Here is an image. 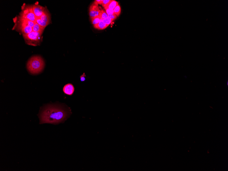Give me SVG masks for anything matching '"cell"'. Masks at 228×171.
Masks as SVG:
<instances>
[{
  "label": "cell",
  "mask_w": 228,
  "mask_h": 171,
  "mask_svg": "<svg viewBox=\"0 0 228 171\" xmlns=\"http://www.w3.org/2000/svg\"><path fill=\"white\" fill-rule=\"evenodd\" d=\"M71 110L59 105H49L44 107L40 113V124H57L64 122L70 115Z\"/></svg>",
  "instance_id": "6da1fadb"
},
{
  "label": "cell",
  "mask_w": 228,
  "mask_h": 171,
  "mask_svg": "<svg viewBox=\"0 0 228 171\" xmlns=\"http://www.w3.org/2000/svg\"><path fill=\"white\" fill-rule=\"evenodd\" d=\"M15 25L13 30H15L22 35L27 34L33 31L32 27L35 23L19 16L15 17L13 19Z\"/></svg>",
  "instance_id": "7a4b0ae2"
},
{
  "label": "cell",
  "mask_w": 228,
  "mask_h": 171,
  "mask_svg": "<svg viewBox=\"0 0 228 171\" xmlns=\"http://www.w3.org/2000/svg\"><path fill=\"white\" fill-rule=\"evenodd\" d=\"M44 59L39 55H34L31 57L27 62V70L30 74L36 75L42 72L45 67Z\"/></svg>",
  "instance_id": "3957f363"
},
{
  "label": "cell",
  "mask_w": 228,
  "mask_h": 171,
  "mask_svg": "<svg viewBox=\"0 0 228 171\" xmlns=\"http://www.w3.org/2000/svg\"><path fill=\"white\" fill-rule=\"evenodd\" d=\"M42 34L32 31L29 34L23 35V36L25 43L27 45L37 46L41 44Z\"/></svg>",
  "instance_id": "277c9868"
},
{
  "label": "cell",
  "mask_w": 228,
  "mask_h": 171,
  "mask_svg": "<svg viewBox=\"0 0 228 171\" xmlns=\"http://www.w3.org/2000/svg\"><path fill=\"white\" fill-rule=\"evenodd\" d=\"M19 16L35 23L36 22L37 18L33 12L32 5L23 4L21 7V11L19 13Z\"/></svg>",
  "instance_id": "5b68a950"
},
{
  "label": "cell",
  "mask_w": 228,
  "mask_h": 171,
  "mask_svg": "<svg viewBox=\"0 0 228 171\" xmlns=\"http://www.w3.org/2000/svg\"><path fill=\"white\" fill-rule=\"evenodd\" d=\"M32 9L36 18H39L44 14L47 10L46 7L40 5L38 2L32 5Z\"/></svg>",
  "instance_id": "8992f818"
},
{
  "label": "cell",
  "mask_w": 228,
  "mask_h": 171,
  "mask_svg": "<svg viewBox=\"0 0 228 171\" xmlns=\"http://www.w3.org/2000/svg\"><path fill=\"white\" fill-rule=\"evenodd\" d=\"M101 10L98 4L95 1L90 6L89 9V16L91 19L100 16Z\"/></svg>",
  "instance_id": "52a82bcc"
},
{
  "label": "cell",
  "mask_w": 228,
  "mask_h": 171,
  "mask_svg": "<svg viewBox=\"0 0 228 171\" xmlns=\"http://www.w3.org/2000/svg\"><path fill=\"white\" fill-rule=\"evenodd\" d=\"M75 88L72 84L68 83L65 85L63 88V91L66 94L71 95L74 94Z\"/></svg>",
  "instance_id": "ba28073f"
},
{
  "label": "cell",
  "mask_w": 228,
  "mask_h": 171,
  "mask_svg": "<svg viewBox=\"0 0 228 171\" xmlns=\"http://www.w3.org/2000/svg\"><path fill=\"white\" fill-rule=\"evenodd\" d=\"M40 18L43 22L48 24L51 23V16L47 9Z\"/></svg>",
  "instance_id": "9c48e42d"
},
{
  "label": "cell",
  "mask_w": 228,
  "mask_h": 171,
  "mask_svg": "<svg viewBox=\"0 0 228 171\" xmlns=\"http://www.w3.org/2000/svg\"><path fill=\"white\" fill-rule=\"evenodd\" d=\"M45 28H44V27L40 26L39 24H37L36 22H35L34 26L32 27V30L34 32L43 34V31H44Z\"/></svg>",
  "instance_id": "30bf717a"
},
{
  "label": "cell",
  "mask_w": 228,
  "mask_h": 171,
  "mask_svg": "<svg viewBox=\"0 0 228 171\" xmlns=\"http://www.w3.org/2000/svg\"><path fill=\"white\" fill-rule=\"evenodd\" d=\"M109 25H107L102 21L101 19V21L98 24L94 25V28L99 30H103L108 27Z\"/></svg>",
  "instance_id": "8fae6325"
},
{
  "label": "cell",
  "mask_w": 228,
  "mask_h": 171,
  "mask_svg": "<svg viewBox=\"0 0 228 171\" xmlns=\"http://www.w3.org/2000/svg\"><path fill=\"white\" fill-rule=\"evenodd\" d=\"M118 5V2L114 0L111 1L108 4V6L104 8L105 9H109L111 10H113L115 8V7Z\"/></svg>",
  "instance_id": "7c38bea8"
},
{
  "label": "cell",
  "mask_w": 228,
  "mask_h": 171,
  "mask_svg": "<svg viewBox=\"0 0 228 171\" xmlns=\"http://www.w3.org/2000/svg\"><path fill=\"white\" fill-rule=\"evenodd\" d=\"M36 22L37 24L40 25V26L44 27V28H45L47 25H49V24H47V23H45V22H44L42 21V20H41V19H40V18H37Z\"/></svg>",
  "instance_id": "4fadbf2b"
},
{
  "label": "cell",
  "mask_w": 228,
  "mask_h": 171,
  "mask_svg": "<svg viewBox=\"0 0 228 171\" xmlns=\"http://www.w3.org/2000/svg\"><path fill=\"white\" fill-rule=\"evenodd\" d=\"M113 11L114 14L116 15L117 17H118L121 13V9L120 6L119 5H117L113 10Z\"/></svg>",
  "instance_id": "5bb4252c"
},
{
  "label": "cell",
  "mask_w": 228,
  "mask_h": 171,
  "mask_svg": "<svg viewBox=\"0 0 228 171\" xmlns=\"http://www.w3.org/2000/svg\"><path fill=\"white\" fill-rule=\"evenodd\" d=\"M91 19V22H92V24L93 25H96L98 24L101 21V18L100 16L98 17H94Z\"/></svg>",
  "instance_id": "9a60e30c"
},
{
  "label": "cell",
  "mask_w": 228,
  "mask_h": 171,
  "mask_svg": "<svg viewBox=\"0 0 228 171\" xmlns=\"http://www.w3.org/2000/svg\"><path fill=\"white\" fill-rule=\"evenodd\" d=\"M101 19H105L106 18H108V15H107L106 12L104 11V10H101V12H100V16Z\"/></svg>",
  "instance_id": "2e32d148"
},
{
  "label": "cell",
  "mask_w": 228,
  "mask_h": 171,
  "mask_svg": "<svg viewBox=\"0 0 228 171\" xmlns=\"http://www.w3.org/2000/svg\"><path fill=\"white\" fill-rule=\"evenodd\" d=\"M101 20H102V21H103L104 23L108 25H110V24H111V22H112V21L109 17H108V18H106V19H101Z\"/></svg>",
  "instance_id": "e0dca14e"
},
{
  "label": "cell",
  "mask_w": 228,
  "mask_h": 171,
  "mask_svg": "<svg viewBox=\"0 0 228 171\" xmlns=\"http://www.w3.org/2000/svg\"><path fill=\"white\" fill-rule=\"evenodd\" d=\"M111 0H103L102 5L105 8L107 7L109 3L111 1Z\"/></svg>",
  "instance_id": "ac0fdd59"
},
{
  "label": "cell",
  "mask_w": 228,
  "mask_h": 171,
  "mask_svg": "<svg viewBox=\"0 0 228 171\" xmlns=\"http://www.w3.org/2000/svg\"><path fill=\"white\" fill-rule=\"evenodd\" d=\"M108 17L110 19H111L112 21H114V20H115V19L117 18V16L114 14L108 15Z\"/></svg>",
  "instance_id": "d6986e66"
},
{
  "label": "cell",
  "mask_w": 228,
  "mask_h": 171,
  "mask_svg": "<svg viewBox=\"0 0 228 171\" xmlns=\"http://www.w3.org/2000/svg\"><path fill=\"white\" fill-rule=\"evenodd\" d=\"M105 10H106V13H107V15H112V14H114V11H113V10H111L109 9H105Z\"/></svg>",
  "instance_id": "ffe728a7"
},
{
  "label": "cell",
  "mask_w": 228,
  "mask_h": 171,
  "mask_svg": "<svg viewBox=\"0 0 228 171\" xmlns=\"http://www.w3.org/2000/svg\"><path fill=\"white\" fill-rule=\"evenodd\" d=\"M86 75L85 74V73H84L83 74L80 76V80L81 81L83 82L86 80Z\"/></svg>",
  "instance_id": "44dd1931"
},
{
  "label": "cell",
  "mask_w": 228,
  "mask_h": 171,
  "mask_svg": "<svg viewBox=\"0 0 228 171\" xmlns=\"http://www.w3.org/2000/svg\"><path fill=\"white\" fill-rule=\"evenodd\" d=\"M95 1L98 4L102 5V3H103V0H96Z\"/></svg>",
  "instance_id": "7402d4cb"
}]
</instances>
